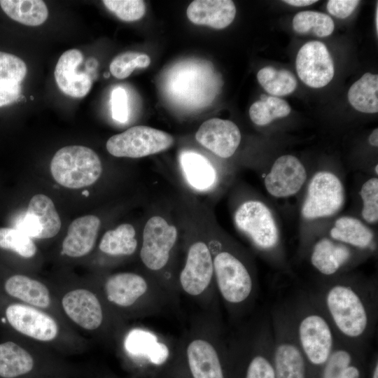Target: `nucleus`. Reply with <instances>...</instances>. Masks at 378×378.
Wrapping results in <instances>:
<instances>
[{"label": "nucleus", "mask_w": 378, "mask_h": 378, "mask_svg": "<svg viewBox=\"0 0 378 378\" xmlns=\"http://www.w3.org/2000/svg\"><path fill=\"white\" fill-rule=\"evenodd\" d=\"M311 292L340 340L364 349L369 347L378 314L375 283L335 279Z\"/></svg>", "instance_id": "1"}, {"label": "nucleus", "mask_w": 378, "mask_h": 378, "mask_svg": "<svg viewBox=\"0 0 378 378\" xmlns=\"http://www.w3.org/2000/svg\"><path fill=\"white\" fill-rule=\"evenodd\" d=\"M113 314L126 323L160 313L177 297L146 273L120 272L93 283Z\"/></svg>", "instance_id": "2"}, {"label": "nucleus", "mask_w": 378, "mask_h": 378, "mask_svg": "<svg viewBox=\"0 0 378 378\" xmlns=\"http://www.w3.org/2000/svg\"><path fill=\"white\" fill-rule=\"evenodd\" d=\"M216 288L227 314L239 321L253 310L258 296L256 276L238 248L210 232Z\"/></svg>", "instance_id": "3"}, {"label": "nucleus", "mask_w": 378, "mask_h": 378, "mask_svg": "<svg viewBox=\"0 0 378 378\" xmlns=\"http://www.w3.org/2000/svg\"><path fill=\"white\" fill-rule=\"evenodd\" d=\"M52 286L62 317L77 332L117 341L125 329V323L113 314L93 283Z\"/></svg>", "instance_id": "4"}, {"label": "nucleus", "mask_w": 378, "mask_h": 378, "mask_svg": "<svg viewBox=\"0 0 378 378\" xmlns=\"http://www.w3.org/2000/svg\"><path fill=\"white\" fill-rule=\"evenodd\" d=\"M1 321L24 341L48 349L76 352L88 346V340L64 319L16 301L2 307Z\"/></svg>", "instance_id": "5"}, {"label": "nucleus", "mask_w": 378, "mask_h": 378, "mask_svg": "<svg viewBox=\"0 0 378 378\" xmlns=\"http://www.w3.org/2000/svg\"><path fill=\"white\" fill-rule=\"evenodd\" d=\"M285 304L305 360L307 374L314 370L318 378L339 340L337 335L311 291H301Z\"/></svg>", "instance_id": "6"}, {"label": "nucleus", "mask_w": 378, "mask_h": 378, "mask_svg": "<svg viewBox=\"0 0 378 378\" xmlns=\"http://www.w3.org/2000/svg\"><path fill=\"white\" fill-rule=\"evenodd\" d=\"M183 264L176 274L178 291L197 302L204 312L218 313L213 253L207 226L188 225Z\"/></svg>", "instance_id": "7"}, {"label": "nucleus", "mask_w": 378, "mask_h": 378, "mask_svg": "<svg viewBox=\"0 0 378 378\" xmlns=\"http://www.w3.org/2000/svg\"><path fill=\"white\" fill-rule=\"evenodd\" d=\"M219 318V313L204 312L181 341L192 378H225L223 361L230 350Z\"/></svg>", "instance_id": "8"}, {"label": "nucleus", "mask_w": 378, "mask_h": 378, "mask_svg": "<svg viewBox=\"0 0 378 378\" xmlns=\"http://www.w3.org/2000/svg\"><path fill=\"white\" fill-rule=\"evenodd\" d=\"M178 224L162 212L150 214L141 233L138 253L145 272L177 297L174 264L180 239Z\"/></svg>", "instance_id": "9"}, {"label": "nucleus", "mask_w": 378, "mask_h": 378, "mask_svg": "<svg viewBox=\"0 0 378 378\" xmlns=\"http://www.w3.org/2000/svg\"><path fill=\"white\" fill-rule=\"evenodd\" d=\"M211 64L198 60L183 62L174 66L165 81L169 99L186 107L204 106L218 92V78Z\"/></svg>", "instance_id": "10"}, {"label": "nucleus", "mask_w": 378, "mask_h": 378, "mask_svg": "<svg viewBox=\"0 0 378 378\" xmlns=\"http://www.w3.org/2000/svg\"><path fill=\"white\" fill-rule=\"evenodd\" d=\"M273 365L275 378H307L303 354L296 340L285 302L272 308Z\"/></svg>", "instance_id": "11"}, {"label": "nucleus", "mask_w": 378, "mask_h": 378, "mask_svg": "<svg viewBox=\"0 0 378 378\" xmlns=\"http://www.w3.org/2000/svg\"><path fill=\"white\" fill-rule=\"evenodd\" d=\"M53 178L61 186L72 189L89 186L102 173V162L91 148L69 146L58 150L50 162Z\"/></svg>", "instance_id": "12"}, {"label": "nucleus", "mask_w": 378, "mask_h": 378, "mask_svg": "<svg viewBox=\"0 0 378 378\" xmlns=\"http://www.w3.org/2000/svg\"><path fill=\"white\" fill-rule=\"evenodd\" d=\"M233 220L236 227L258 250L270 251L279 243V234L274 216L262 202L248 200L235 209Z\"/></svg>", "instance_id": "13"}, {"label": "nucleus", "mask_w": 378, "mask_h": 378, "mask_svg": "<svg viewBox=\"0 0 378 378\" xmlns=\"http://www.w3.org/2000/svg\"><path fill=\"white\" fill-rule=\"evenodd\" d=\"M174 142V137L166 132L137 125L111 136L106 147L115 157L140 158L164 151Z\"/></svg>", "instance_id": "14"}, {"label": "nucleus", "mask_w": 378, "mask_h": 378, "mask_svg": "<svg viewBox=\"0 0 378 378\" xmlns=\"http://www.w3.org/2000/svg\"><path fill=\"white\" fill-rule=\"evenodd\" d=\"M344 190L340 178L326 171L317 172L311 179L301 213L309 220L335 214L343 206Z\"/></svg>", "instance_id": "15"}, {"label": "nucleus", "mask_w": 378, "mask_h": 378, "mask_svg": "<svg viewBox=\"0 0 378 378\" xmlns=\"http://www.w3.org/2000/svg\"><path fill=\"white\" fill-rule=\"evenodd\" d=\"M2 288L12 300L51 312L64 319L52 286L43 281L26 274H15L5 279Z\"/></svg>", "instance_id": "16"}, {"label": "nucleus", "mask_w": 378, "mask_h": 378, "mask_svg": "<svg viewBox=\"0 0 378 378\" xmlns=\"http://www.w3.org/2000/svg\"><path fill=\"white\" fill-rule=\"evenodd\" d=\"M295 66L301 80L319 88L327 85L335 74L334 64L326 46L320 41H309L301 47Z\"/></svg>", "instance_id": "17"}, {"label": "nucleus", "mask_w": 378, "mask_h": 378, "mask_svg": "<svg viewBox=\"0 0 378 378\" xmlns=\"http://www.w3.org/2000/svg\"><path fill=\"white\" fill-rule=\"evenodd\" d=\"M61 220L52 200L43 194L34 195L26 212L21 216L16 227L37 239L54 237L59 231Z\"/></svg>", "instance_id": "18"}, {"label": "nucleus", "mask_w": 378, "mask_h": 378, "mask_svg": "<svg viewBox=\"0 0 378 378\" xmlns=\"http://www.w3.org/2000/svg\"><path fill=\"white\" fill-rule=\"evenodd\" d=\"M307 176L305 167L296 157L284 155L274 161L265 177L264 184L272 196L288 197L299 192Z\"/></svg>", "instance_id": "19"}, {"label": "nucleus", "mask_w": 378, "mask_h": 378, "mask_svg": "<svg viewBox=\"0 0 378 378\" xmlns=\"http://www.w3.org/2000/svg\"><path fill=\"white\" fill-rule=\"evenodd\" d=\"M196 141L220 158L232 156L241 142L238 127L229 120L211 118L204 121L195 133Z\"/></svg>", "instance_id": "20"}, {"label": "nucleus", "mask_w": 378, "mask_h": 378, "mask_svg": "<svg viewBox=\"0 0 378 378\" xmlns=\"http://www.w3.org/2000/svg\"><path fill=\"white\" fill-rule=\"evenodd\" d=\"M44 349L46 348L24 340L1 342L0 377L19 378L31 374L37 366L38 354Z\"/></svg>", "instance_id": "21"}, {"label": "nucleus", "mask_w": 378, "mask_h": 378, "mask_svg": "<svg viewBox=\"0 0 378 378\" xmlns=\"http://www.w3.org/2000/svg\"><path fill=\"white\" fill-rule=\"evenodd\" d=\"M181 174L188 187L195 193L206 195L213 191L218 183V172L204 155L183 150L178 156Z\"/></svg>", "instance_id": "22"}, {"label": "nucleus", "mask_w": 378, "mask_h": 378, "mask_svg": "<svg viewBox=\"0 0 378 378\" xmlns=\"http://www.w3.org/2000/svg\"><path fill=\"white\" fill-rule=\"evenodd\" d=\"M83 60L78 49L65 51L59 58L55 69V78L59 90L74 98L84 97L90 90L92 80L90 75L78 72L77 69Z\"/></svg>", "instance_id": "23"}, {"label": "nucleus", "mask_w": 378, "mask_h": 378, "mask_svg": "<svg viewBox=\"0 0 378 378\" xmlns=\"http://www.w3.org/2000/svg\"><path fill=\"white\" fill-rule=\"evenodd\" d=\"M100 225V219L94 215L75 219L62 241L60 255L76 259L89 255L95 246Z\"/></svg>", "instance_id": "24"}, {"label": "nucleus", "mask_w": 378, "mask_h": 378, "mask_svg": "<svg viewBox=\"0 0 378 378\" xmlns=\"http://www.w3.org/2000/svg\"><path fill=\"white\" fill-rule=\"evenodd\" d=\"M366 349L338 340L318 378H361Z\"/></svg>", "instance_id": "25"}, {"label": "nucleus", "mask_w": 378, "mask_h": 378, "mask_svg": "<svg viewBox=\"0 0 378 378\" xmlns=\"http://www.w3.org/2000/svg\"><path fill=\"white\" fill-rule=\"evenodd\" d=\"M186 14L195 24L220 29L232 23L236 8L231 0H195L188 6Z\"/></svg>", "instance_id": "26"}, {"label": "nucleus", "mask_w": 378, "mask_h": 378, "mask_svg": "<svg viewBox=\"0 0 378 378\" xmlns=\"http://www.w3.org/2000/svg\"><path fill=\"white\" fill-rule=\"evenodd\" d=\"M352 256V251L347 245L323 238L314 245L310 262L321 274L332 277L349 262Z\"/></svg>", "instance_id": "27"}, {"label": "nucleus", "mask_w": 378, "mask_h": 378, "mask_svg": "<svg viewBox=\"0 0 378 378\" xmlns=\"http://www.w3.org/2000/svg\"><path fill=\"white\" fill-rule=\"evenodd\" d=\"M139 247L136 231L130 223H122L107 230L98 245L99 251L104 255L112 258L133 256L139 253Z\"/></svg>", "instance_id": "28"}, {"label": "nucleus", "mask_w": 378, "mask_h": 378, "mask_svg": "<svg viewBox=\"0 0 378 378\" xmlns=\"http://www.w3.org/2000/svg\"><path fill=\"white\" fill-rule=\"evenodd\" d=\"M330 235L337 242L360 249L370 248L374 239L370 229L358 219L350 216L337 219L330 231Z\"/></svg>", "instance_id": "29"}, {"label": "nucleus", "mask_w": 378, "mask_h": 378, "mask_svg": "<svg viewBox=\"0 0 378 378\" xmlns=\"http://www.w3.org/2000/svg\"><path fill=\"white\" fill-rule=\"evenodd\" d=\"M0 6L12 20L27 26H38L48 16V8L41 0H1Z\"/></svg>", "instance_id": "30"}, {"label": "nucleus", "mask_w": 378, "mask_h": 378, "mask_svg": "<svg viewBox=\"0 0 378 378\" xmlns=\"http://www.w3.org/2000/svg\"><path fill=\"white\" fill-rule=\"evenodd\" d=\"M378 76L366 73L349 88L348 99L358 111L375 113L378 111Z\"/></svg>", "instance_id": "31"}, {"label": "nucleus", "mask_w": 378, "mask_h": 378, "mask_svg": "<svg viewBox=\"0 0 378 378\" xmlns=\"http://www.w3.org/2000/svg\"><path fill=\"white\" fill-rule=\"evenodd\" d=\"M257 78L265 91L275 96L290 94L297 87V80L291 72L272 66L261 69L257 74Z\"/></svg>", "instance_id": "32"}, {"label": "nucleus", "mask_w": 378, "mask_h": 378, "mask_svg": "<svg viewBox=\"0 0 378 378\" xmlns=\"http://www.w3.org/2000/svg\"><path fill=\"white\" fill-rule=\"evenodd\" d=\"M261 100L254 102L249 108V116L253 123L262 126L278 118L287 116L290 107L284 99L264 95Z\"/></svg>", "instance_id": "33"}, {"label": "nucleus", "mask_w": 378, "mask_h": 378, "mask_svg": "<svg viewBox=\"0 0 378 378\" xmlns=\"http://www.w3.org/2000/svg\"><path fill=\"white\" fill-rule=\"evenodd\" d=\"M0 248L12 251L18 256L31 260L38 253L34 239L18 228H0Z\"/></svg>", "instance_id": "34"}, {"label": "nucleus", "mask_w": 378, "mask_h": 378, "mask_svg": "<svg viewBox=\"0 0 378 378\" xmlns=\"http://www.w3.org/2000/svg\"><path fill=\"white\" fill-rule=\"evenodd\" d=\"M293 27L300 34L312 32L317 36L324 37L332 33L335 24L332 18L326 14L306 10L295 15Z\"/></svg>", "instance_id": "35"}, {"label": "nucleus", "mask_w": 378, "mask_h": 378, "mask_svg": "<svg viewBox=\"0 0 378 378\" xmlns=\"http://www.w3.org/2000/svg\"><path fill=\"white\" fill-rule=\"evenodd\" d=\"M150 64L149 56L137 52H125L117 55L111 62V74L118 79H124L136 68H146Z\"/></svg>", "instance_id": "36"}, {"label": "nucleus", "mask_w": 378, "mask_h": 378, "mask_svg": "<svg viewBox=\"0 0 378 378\" xmlns=\"http://www.w3.org/2000/svg\"><path fill=\"white\" fill-rule=\"evenodd\" d=\"M27 72L26 64L22 59L0 51V81L20 84Z\"/></svg>", "instance_id": "37"}, {"label": "nucleus", "mask_w": 378, "mask_h": 378, "mask_svg": "<svg viewBox=\"0 0 378 378\" xmlns=\"http://www.w3.org/2000/svg\"><path fill=\"white\" fill-rule=\"evenodd\" d=\"M102 2L108 10L126 22L139 20L146 12L144 1L141 0H104Z\"/></svg>", "instance_id": "38"}, {"label": "nucleus", "mask_w": 378, "mask_h": 378, "mask_svg": "<svg viewBox=\"0 0 378 378\" xmlns=\"http://www.w3.org/2000/svg\"><path fill=\"white\" fill-rule=\"evenodd\" d=\"M360 195L363 202L362 216L369 223L378 220V178L373 177L361 186Z\"/></svg>", "instance_id": "39"}, {"label": "nucleus", "mask_w": 378, "mask_h": 378, "mask_svg": "<svg viewBox=\"0 0 378 378\" xmlns=\"http://www.w3.org/2000/svg\"><path fill=\"white\" fill-rule=\"evenodd\" d=\"M110 102L113 118L119 122H125L129 116L127 94L125 90L120 87L114 88L111 94Z\"/></svg>", "instance_id": "40"}, {"label": "nucleus", "mask_w": 378, "mask_h": 378, "mask_svg": "<svg viewBox=\"0 0 378 378\" xmlns=\"http://www.w3.org/2000/svg\"><path fill=\"white\" fill-rule=\"evenodd\" d=\"M357 0H330L327 4L328 12L339 18L349 16L358 6Z\"/></svg>", "instance_id": "41"}, {"label": "nucleus", "mask_w": 378, "mask_h": 378, "mask_svg": "<svg viewBox=\"0 0 378 378\" xmlns=\"http://www.w3.org/2000/svg\"><path fill=\"white\" fill-rule=\"evenodd\" d=\"M20 97V84L0 81V107L15 103Z\"/></svg>", "instance_id": "42"}, {"label": "nucleus", "mask_w": 378, "mask_h": 378, "mask_svg": "<svg viewBox=\"0 0 378 378\" xmlns=\"http://www.w3.org/2000/svg\"><path fill=\"white\" fill-rule=\"evenodd\" d=\"M314 0H286L284 2L294 6H307L316 3Z\"/></svg>", "instance_id": "43"}, {"label": "nucleus", "mask_w": 378, "mask_h": 378, "mask_svg": "<svg viewBox=\"0 0 378 378\" xmlns=\"http://www.w3.org/2000/svg\"><path fill=\"white\" fill-rule=\"evenodd\" d=\"M369 142L370 145L374 147H377L378 146V129L376 128L373 130V132L370 134L369 136Z\"/></svg>", "instance_id": "44"}, {"label": "nucleus", "mask_w": 378, "mask_h": 378, "mask_svg": "<svg viewBox=\"0 0 378 378\" xmlns=\"http://www.w3.org/2000/svg\"><path fill=\"white\" fill-rule=\"evenodd\" d=\"M372 378H378V361L377 358L374 363L372 372Z\"/></svg>", "instance_id": "45"}, {"label": "nucleus", "mask_w": 378, "mask_h": 378, "mask_svg": "<svg viewBox=\"0 0 378 378\" xmlns=\"http://www.w3.org/2000/svg\"><path fill=\"white\" fill-rule=\"evenodd\" d=\"M376 28H377V31L378 30V7H377V9H376Z\"/></svg>", "instance_id": "46"}, {"label": "nucleus", "mask_w": 378, "mask_h": 378, "mask_svg": "<svg viewBox=\"0 0 378 378\" xmlns=\"http://www.w3.org/2000/svg\"><path fill=\"white\" fill-rule=\"evenodd\" d=\"M82 195L85 196V197H88L89 196V192L88 190H85L82 192Z\"/></svg>", "instance_id": "47"}, {"label": "nucleus", "mask_w": 378, "mask_h": 378, "mask_svg": "<svg viewBox=\"0 0 378 378\" xmlns=\"http://www.w3.org/2000/svg\"><path fill=\"white\" fill-rule=\"evenodd\" d=\"M377 167H378V165L377 164L376 167H375V171H376V173L377 174L378 172H377Z\"/></svg>", "instance_id": "48"}]
</instances>
